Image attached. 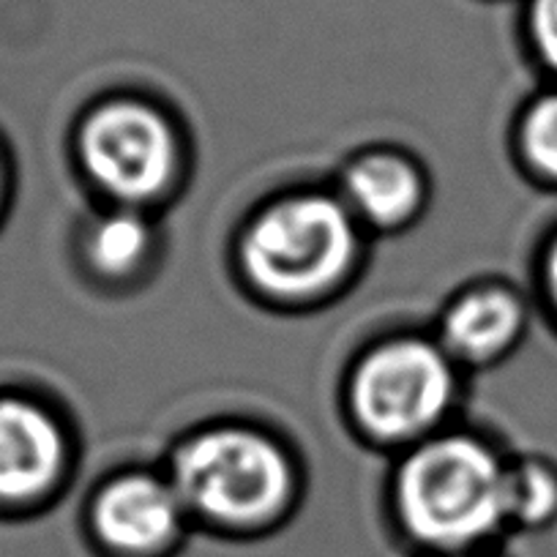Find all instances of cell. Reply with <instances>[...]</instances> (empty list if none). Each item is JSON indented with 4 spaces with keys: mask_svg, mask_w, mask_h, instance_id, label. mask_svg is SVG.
I'll return each mask as SVG.
<instances>
[{
    "mask_svg": "<svg viewBox=\"0 0 557 557\" xmlns=\"http://www.w3.org/2000/svg\"><path fill=\"white\" fill-rule=\"evenodd\" d=\"M399 513L418 544L470 549L508 519L506 470L468 437L430 443L401 470Z\"/></svg>",
    "mask_w": 557,
    "mask_h": 557,
    "instance_id": "6da1fadb",
    "label": "cell"
},
{
    "mask_svg": "<svg viewBox=\"0 0 557 557\" xmlns=\"http://www.w3.org/2000/svg\"><path fill=\"white\" fill-rule=\"evenodd\" d=\"M178 492L202 517L230 528H251L276 517L290 486L285 457L251 432H208L175 462Z\"/></svg>",
    "mask_w": 557,
    "mask_h": 557,
    "instance_id": "7a4b0ae2",
    "label": "cell"
},
{
    "mask_svg": "<svg viewBox=\"0 0 557 557\" xmlns=\"http://www.w3.org/2000/svg\"><path fill=\"white\" fill-rule=\"evenodd\" d=\"M350 255V219L325 197H298L271 208L244 244L249 273L278 296H307L331 285Z\"/></svg>",
    "mask_w": 557,
    "mask_h": 557,
    "instance_id": "3957f363",
    "label": "cell"
},
{
    "mask_svg": "<svg viewBox=\"0 0 557 557\" xmlns=\"http://www.w3.org/2000/svg\"><path fill=\"white\" fill-rule=\"evenodd\" d=\"M451 394V367L424 342L383 347L363 361L352 383L358 416L383 437H405L430 426Z\"/></svg>",
    "mask_w": 557,
    "mask_h": 557,
    "instance_id": "277c9868",
    "label": "cell"
},
{
    "mask_svg": "<svg viewBox=\"0 0 557 557\" xmlns=\"http://www.w3.org/2000/svg\"><path fill=\"white\" fill-rule=\"evenodd\" d=\"M83 162L96 184L126 200H146L168 186L175 168V143L159 112L115 101L88 117Z\"/></svg>",
    "mask_w": 557,
    "mask_h": 557,
    "instance_id": "5b68a950",
    "label": "cell"
},
{
    "mask_svg": "<svg viewBox=\"0 0 557 557\" xmlns=\"http://www.w3.org/2000/svg\"><path fill=\"white\" fill-rule=\"evenodd\" d=\"M184 503L148 475L121 479L94 506V533L115 557H159L181 535Z\"/></svg>",
    "mask_w": 557,
    "mask_h": 557,
    "instance_id": "8992f818",
    "label": "cell"
},
{
    "mask_svg": "<svg viewBox=\"0 0 557 557\" xmlns=\"http://www.w3.org/2000/svg\"><path fill=\"white\" fill-rule=\"evenodd\" d=\"M66 459L61 426L39 405L0 396V506L39 500Z\"/></svg>",
    "mask_w": 557,
    "mask_h": 557,
    "instance_id": "52a82bcc",
    "label": "cell"
},
{
    "mask_svg": "<svg viewBox=\"0 0 557 557\" xmlns=\"http://www.w3.org/2000/svg\"><path fill=\"white\" fill-rule=\"evenodd\" d=\"M347 191L363 216L377 224H394L410 216L421 186L407 162L396 157H367L347 173Z\"/></svg>",
    "mask_w": 557,
    "mask_h": 557,
    "instance_id": "ba28073f",
    "label": "cell"
},
{
    "mask_svg": "<svg viewBox=\"0 0 557 557\" xmlns=\"http://www.w3.org/2000/svg\"><path fill=\"white\" fill-rule=\"evenodd\" d=\"M519 323L522 312L508 293H475L448 312L446 339L462 356H486L506 347L519 331Z\"/></svg>",
    "mask_w": 557,
    "mask_h": 557,
    "instance_id": "9c48e42d",
    "label": "cell"
},
{
    "mask_svg": "<svg viewBox=\"0 0 557 557\" xmlns=\"http://www.w3.org/2000/svg\"><path fill=\"white\" fill-rule=\"evenodd\" d=\"M148 249V230L139 219L121 213L99 222V227L90 233L88 255L99 271L123 273L137 265L139 257Z\"/></svg>",
    "mask_w": 557,
    "mask_h": 557,
    "instance_id": "30bf717a",
    "label": "cell"
},
{
    "mask_svg": "<svg viewBox=\"0 0 557 557\" xmlns=\"http://www.w3.org/2000/svg\"><path fill=\"white\" fill-rule=\"evenodd\" d=\"M557 481L539 465L506 473V517L524 524H539L555 513Z\"/></svg>",
    "mask_w": 557,
    "mask_h": 557,
    "instance_id": "8fae6325",
    "label": "cell"
},
{
    "mask_svg": "<svg viewBox=\"0 0 557 557\" xmlns=\"http://www.w3.org/2000/svg\"><path fill=\"white\" fill-rule=\"evenodd\" d=\"M522 143L530 162L557 178V90L530 107L524 117Z\"/></svg>",
    "mask_w": 557,
    "mask_h": 557,
    "instance_id": "7c38bea8",
    "label": "cell"
},
{
    "mask_svg": "<svg viewBox=\"0 0 557 557\" xmlns=\"http://www.w3.org/2000/svg\"><path fill=\"white\" fill-rule=\"evenodd\" d=\"M530 30L541 58L557 72V0H533Z\"/></svg>",
    "mask_w": 557,
    "mask_h": 557,
    "instance_id": "4fadbf2b",
    "label": "cell"
},
{
    "mask_svg": "<svg viewBox=\"0 0 557 557\" xmlns=\"http://www.w3.org/2000/svg\"><path fill=\"white\" fill-rule=\"evenodd\" d=\"M546 278H549V293L557 304V240L549 251V260H546Z\"/></svg>",
    "mask_w": 557,
    "mask_h": 557,
    "instance_id": "5bb4252c",
    "label": "cell"
},
{
    "mask_svg": "<svg viewBox=\"0 0 557 557\" xmlns=\"http://www.w3.org/2000/svg\"><path fill=\"white\" fill-rule=\"evenodd\" d=\"M3 195H7V175H3V162H0V208H3Z\"/></svg>",
    "mask_w": 557,
    "mask_h": 557,
    "instance_id": "9a60e30c",
    "label": "cell"
},
{
    "mask_svg": "<svg viewBox=\"0 0 557 557\" xmlns=\"http://www.w3.org/2000/svg\"><path fill=\"white\" fill-rule=\"evenodd\" d=\"M451 557H465V555H451Z\"/></svg>",
    "mask_w": 557,
    "mask_h": 557,
    "instance_id": "2e32d148",
    "label": "cell"
}]
</instances>
